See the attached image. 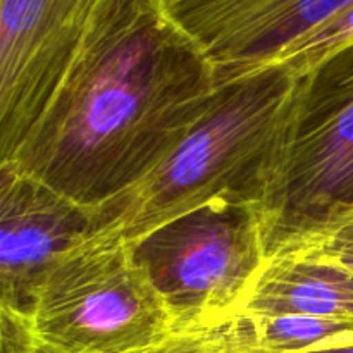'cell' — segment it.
Returning <instances> with one entry per match:
<instances>
[{"label":"cell","instance_id":"1","mask_svg":"<svg viewBox=\"0 0 353 353\" xmlns=\"http://www.w3.org/2000/svg\"><path fill=\"white\" fill-rule=\"evenodd\" d=\"M162 0H100L47 112L9 165L95 212L162 164L217 95Z\"/></svg>","mask_w":353,"mask_h":353},{"label":"cell","instance_id":"2","mask_svg":"<svg viewBox=\"0 0 353 353\" xmlns=\"http://www.w3.org/2000/svg\"><path fill=\"white\" fill-rule=\"evenodd\" d=\"M300 76L281 64L219 85L205 116L138 185L93 212V236L133 245L216 200L261 203Z\"/></svg>","mask_w":353,"mask_h":353},{"label":"cell","instance_id":"3","mask_svg":"<svg viewBox=\"0 0 353 353\" xmlns=\"http://www.w3.org/2000/svg\"><path fill=\"white\" fill-rule=\"evenodd\" d=\"M259 212L268 259L309 250L353 212V45L300 76Z\"/></svg>","mask_w":353,"mask_h":353},{"label":"cell","instance_id":"4","mask_svg":"<svg viewBox=\"0 0 353 353\" xmlns=\"http://www.w3.org/2000/svg\"><path fill=\"white\" fill-rule=\"evenodd\" d=\"M41 348L54 353H152L174 321L130 243L92 236L45 272L31 309Z\"/></svg>","mask_w":353,"mask_h":353},{"label":"cell","instance_id":"5","mask_svg":"<svg viewBox=\"0 0 353 353\" xmlns=\"http://www.w3.org/2000/svg\"><path fill=\"white\" fill-rule=\"evenodd\" d=\"M131 248L174 331L240 310L269 261L259 205L234 200L183 214Z\"/></svg>","mask_w":353,"mask_h":353},{"label":"cell","instance_id":"6","mask_svg":"<svg viewBox=\"0 0 353 353\" xmlns=\"http://www.w3.org/2000/svg\"><path fill=\"white\" fill-rule=\"evenodd\" d=\"M100 0H0V164L61 88Z\"/></svg>","mask_w":353,"mask_h":353},{"label":"cell","instance_id":"7","mask_svg":"<svg viewBox=\"0 0 353 353\" xmlns=\"http://www.w3.org/2000/svg\"><path fill=\"white\" fill-rule=\"evenodd\" d=\"M212 64L217 85L271 68L353 0H162Z\"/></svg>","mask_w":353,"mask_h":353},{"label":"cell","instance_id":"8","mask_svg":"<svg viewBox=\"0 0 353 353\" xmlns=\"http://www.w3.org/2000/svg\"><path fill=\"white\" fill-rule=\"evenodd\" d=\"M93 236V212L0 165V307L30 314L50 265Z\"/></svg>","mask_w":353,"mask_h":353},{"label":"cell","instance_id":"9","mask_svg":"<svg viewBox=\"0 0 353 353\" xmlns=\"http://www.w3.org/2000/svg\"><path fill=\"white\" fill-rule=\"evenodd\" d=\"M240 310L261 317L353 321V274L336 262L307 252L269 259Z\"/></svg>","mask_w":353,"mask_h":353},{"label":"cell","instance_id":"10","mask_svg":"<svg viewBox=\"0 0 353 353\" xmlns=\"http://www.w3.org/2000/svg\"><path fill=\"white\" fill-rule=\"evenodd\" d=\"M152 353H272L262 340L257 317L245 310L172 331Z\"/></svg>","mask_w":353,"mask_h":353},{"label":"cell","instance_id":"11","mask_svg":"<svg viewBox=\"0 0 353 353\" xmlns=\"http://www.w3.org/2000/svg\"><path fill=\"white\" fill-rule=\"evenodd\" d=\"M255 317L262 340L272 353H314L353 345L350 319L316 316Z\"/></svg>","mask_w":353,"mask_h":353},{"label":"cell","instance_id":"12","mask_svg":"<svg viewBox=\"0 0 353 353\" xmlns=\"http://www.w3.org/2000/svg\"><path fill=\"white\" fill-rule=\"evenodd\" d=\"M350 45H353V3L290 48L278 64L302 76Z\"/></svg>","mask_w":353,"mask_h":353},{"label":"cell","instance_id":"13","mask_svg":"<svg viewBox=\"0 0 353 353\" xmlns=\"http://www.w3.org/2000/svg\"><path fill=\"white\" fill-rule=\"evenodd\" d=\"M40 347L30 314L0 307V353H38Z\"/></svg>","mask_w":353,"mask_h":353},{"label":"cell","instance_id":"14","mask_svg":"<svg viewBox=\"0 0 353 353\" xmlns=\"http://www.w3.org/2000/svg\"><path fill=\"white\" fill-rule=\"evenodd\" d=\"M303 252L336 262L353 274V212L340 221L330 233L324 234L323 240Z\"/></svg>","mask_w":353,"mask_h":353},{"label":"cell","instance_id":"15","mask_svg":"<svg viewBox=\"0 0 353 353\" xmlns=\"http://www.w3.org/2000/svg\"><path fill=\"white\" fill-rule=\"evenodd\" d=\"M314 353H353V345L343 348H333V350H324V352H314Z\"/></svg>","mask_w":353,"mask_h":353},{"label":"cell","instance_id":"16","mask_svg":"<svg viewBox=\"0 0 353 353\" xmlns=\"http://www.w3.org/2000/svg\"><path fill=\"white\" fill-rule=\"evenodd\" d=\"M38 353H54V352H50V350H45V348H41V347H40V350H38Z\"/></svg>","mask_w":353,"mask_h":353}]
</instances>
